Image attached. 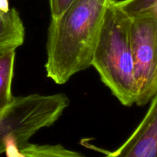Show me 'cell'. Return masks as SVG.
<instances>
[{
  "instance_id": "ba28073f",
  "label": "cell",
  "mask_w": 157,
  "mask_h": 157,
  "mask_svg": "<svg viewBox=\"0 0 157 157\" xmlns=\"http://www.w3.org/2000/svg\"><path fill=\"white\" fill-rule=\"evenodd\" d=\"M20 152L25 157H88L81 153L65 148L61 144H26L21 149ZM104 157H108L106 155Z\"/></svg>"
},
{
  "instance_id": "9c48e42d",
  "label": "cell",
  "mask_w": 157,
  "mask_h": 157,
  "mask_svg": "<svg viewBox=\"0 0 157 157\" xmlns=\"http://www.w3.org/2000/svg\"><path fill=\"white\" fill-rule=\"evenodd\" d=\"M115 5L127 15L136 13H150L157 18V0H121L115 1ZM157 91V66L150 90V98ZM151 101V100H150Z\"/></svg>"
},
{
  "instance_id": "8992f818",
  "label": "cell",
  "mask_w": 157,
  "mask_h": 157,
  "mask_svg": "<svg viewBox=\"0 0 157 157\" xmlns=\"http://www.w3.org/2000/svg\"><path fill=\"white\" fill-rule=\"evenodd\" d=\"M25 30L19 13L9 7V0H0V56L16 51L25 41Z\"/></svg>"
},
{
  "instance_id": "52a82bcc",
  "label": "cell",
  "mask_w": 157,
  "mask_h": 157,
  "mask_svg": "<svg viewBox=\"0 0 157 157\" xmlns=\"http://www.w3.org/2000/svg\"><path fill=\"white\" fill-rule=\"evenodd\" d=\"M15 51L0 56V110L6 108L13 99L12 84L15 65Z\"/></svg>"
},
{
  "instance_id": "30bf717a",
  "label": "cell",
  "mask_w": 157,
  "mask_h": 157,
  "mask_svg": "<svg viewBox=\"0 0 157 157\" xmlns=\"http://www.w3.org/2000/svg\"><path fill=\"white\" fill-rule=\"evenodd\" d=\"M74 1L75 0H49L52 18L61 15Z\"/></svg>"
},
{
  "instance_id": "6da1fadb",
  "label": "cell",
  "mask_w": 157,
  "mask_h": 157,
  "mask_svg": "<svg viewBox=\"0 0 157 157\" xmlns=\"http://www.w3.org/2000/svg\"><path fill=\"white\" fill-rule=\"evenodd\" d=\"M113 0H75L51 18L46 41V75L57 84L91 67L107 8Z\"/></svg>"
},
{
  "instance_id": "3957f363",
  "label": "cell",
  "mask_w": 157,
  "mask_h": 157,
  "mask_svg": "<svg viewBox=\"0 0 157 157\" xmlns=\"http://www.w3.org/2000/svg\"><path fill=\"white\" fill-rule=\"evenodd\" d=\"M65 94L14 97L12 102L0 110V155L5 153L9 140H13L18 149L41 129L53 125L68 107Z\"/></svg>"
},
{
  "instance_id": "5b68a950",
  "label": "cell",
  "mask_w": 157,
  "mask_h": 157,
  "mask_svg": "<svg viewBox=\"0 0 157 157\" xmlns=\"http://www.w3.org/2000/svg\"><path fill=\"white\" fill-rule=\"evenodd\" d=\"M108 157H157V91L150 107L128 139Z\"/></svg>"
},
{
  "instance_id": "277c9868",
  "label": "cell",
  "mask_w": 157,
  "mask_h": 157,
  "mask_svg": "<svg viewBox=\"0 0 157 157\" xmlns=\"http://www.w3.org/2000/svg\"><path fill=\"white\" fill-rule=\"evenodd\" d=\"M127 15L138 91L136 104L144 106L151 100L150 86L157 66V18L145 12Z\"/></svg>"
},
{
  "instance_id": "7a4b0ae2",
  "label": "cell",
  "mask_w": 157,
  "mask_h": 157,
  "mask_svg": "<svg viewBox=\"0 0 157 157\" xmlns=\"http://www.w3.org/2000/svg\"><path fill=\"white\" fill-rule=\"evenodd\" d=\"M115 1L106 11L91 67L119 102L131 107L136 104L138 91L130 44V18L115 5Z\"/></svg>"
}]
</instances>
